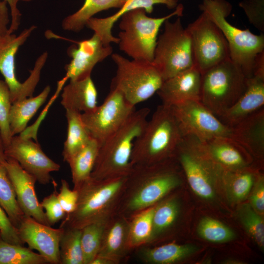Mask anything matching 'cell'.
<instances>
[{"label": "cell", "instance_id": "cell-1", "mask_svg": "<svg viewBox=\"0 0 264 264\" xmlns=\"http://www.w3.org/2000/svg\"><path fill=\"white\" fill-rule=\"evenodd\" d=\"M180 167L175 156L154 164L133 166L116 214L130 219L156 204L181 185Z\"/></svg>", "mask_w": 264, "mask_h": 264}, {"label": "cell", "instance_id": "cell-2", "mask_svg": "<svg viewBox=\"0 0 264 264\" xmlns=\"http://www.w3.org/2000/svg\"><path fill=\"white\" fill-rule=\"evenodd\" d=\"M127 178L89 177L76 189L78 197L75 209L66 215L60 227L82 229L91 223L108 221L116 214Z\"/></svg>", "mask_w": 264, "mask_h": 264}, {"label": "cell", "instance_id": "cell-3", "mask_svg": "<svg viewBox=\"0 0 264 264\" xmlns=\"http://www.w3.org/2000/svg\"><path fill=\"white\" fill-rule=\"evenodd\" d=\"M150 110H135L100 146L90 176L105 179L127 176L133 166L131 158L134 142L148 121Z\"/></svg>", "mask_w": 264, "mask_h": 264}, {"label": "cell", "instance_id": "cell-4", "mask_svg": "<svg viewBox=\"0 0 264 264\" xmlns=\"http://www.w3.org/2000/svg\"><path fill=\"white\" fill-rule=\"evenodd\" d=\"M182 137L171 107L159 105L135 141L132 166L154 164L174 157Z\"/></svg>", "mask_w": 264, "mask_h": 264}, {"label": "cell", "instance_id": "cell-5", "mask_svg": "<svg viewBox=\"0 0 264 264\" xmlns=\"http://www.w3.org/2000/svg\"><path fill=\"white\" fill-rule=\"evenodd\" d=\"M199 7L222 32L228 45L230 59L246 78L251 77L258 55L264 51V35H256L248 29H240L230 23L226 17L232 5L225 0H203Z\"/></svg>", "mask_w": 264, "mask_h": 264}, {"label": "cell", "instance_id": "cell-6", "mask_svg": "<svg viewBox=\"0 0 264 264\" xmlns=\"http://www.w3.org/2000/svg\"><path fill=\"white\" fill-rule=\"evenodd\" d=\"M184 6L178 4L169 15L152 18L144 9L138 8L124 14L120 19L118 34L119 49L132 59L153 62L157 35L164 22L174 16L183 15Z\"/></svg>", "mask_w": 264, "mask_h": 264}, {"label": "cell", "instance_id": "cell-7", "mask_svg": "<svg viewBox=\"0 0 264 264\" xmlns=\"http://www.w3.org/2000/svg\"><path fill=\"white\" fill-rule=\"evenodd\" d=\"M247 78L230 58L202 74L200 101L219 118L244 92Z\"/></svg>", "mask_w": 264, "mask_h": 264}, {"label": "cell", "instance_id": "cell-8", "mask_svg": "<svg viewBox=\"0 0 264 264\" xmlns=\"http://www.w3.org/2000/svg\"><path fill=\"white\" fill-rule=\"evenodd\" d=\"M111 57L117 66L111 88L119 90L132 105L148 99L160 88L164 79L153 62L129 60L118 53Z\"/></svg>", "mask_w": 264, "mask_h": 264}, {"label": "cell", "instance_id": "cell-9", "mask_svg": "<svg viewBox=\"0 0 264 264\" xmlns=\"http://www.w3.org/2000/svg\"><path fill=\"white\" fill-rule=\"evenodd\" d=\"M164 30L157 40L153 63L164 81L195 65L190 36L180 17L167 20Z\"/></svg>", "mask_w": 264, "mask_h": 264}, {"label": "cell", "instance_id": "cell-10", "mask_svg": "<svg viewBox=\"0 0 264 264\" xmlns=\"http://www.w3.org/2000/svg\"><path fill=\"white\" fill-rule=\"evenodd\" d=\"M186 28L191 40L195 66L202 74L230 58L223 34L204 12Z\"/></svg>", "mask_w": 264, "mask_h": 264}, {"label": "cell", "instance_id": "cell-11", "mask_svg": "<svg viewBox=\"0 0 264 264\" xmlns=\"http://www.w3.org/2000/svg\"><path fill=\"white\" fill-rule=\"evenodd\" d=\"M135 110L118 89L111 88L103 103L93 110L81 113L91 137L100 146Z\"/></svg>", "mask_w": 264, "mask_h": 264}, {"label": "cell", "instance_id": "cell-12", "mask_svg": "<svg viewBox=\"0 0 264 264\" xmlns=\"http://www.w3.org/2000/svg\"><path fill=\"white\" fill-rule=\"evenodd\" d=\"M171 107L183 136L192 135L201 141L229 136L231 129L199 100H189Z\"/></svg>", "mask_w": 264, "mask_h": 264}, {"label": "cell", "instance_id": "cell-13", "mask_svg": "<svg viewBox=\"0 0 264 264\" xmlns=\"http://www.w3.org/2000/svg\"><path fill=\"white\" fill-rule=\"evenodd\" d=\"M4 154L6 157L17 161L41 184H49L52 181L51 173L57 172L61 168L44 152L38 143L25 135L13 136L4 148Z\"/></svg>", "mask_w": 264, "mask_h": 264}, {"label": "cell", "instance_id": "cell-14", "mask_svg": "<svg viewBox=\"0 0 264 264\" xmlns=\"http://www.w3.org/2000/svg\"><path fill=\"white\" fill-rule=\"evenodd\" d=\"M264 105V53L257 57L252 75L247 78L245 90L236 103L219 119L232 127Z\"/></svg>", "mask_w": 264, "mask_h": 264}, {"label": "cell", "instance_id": "cell-15", "mask_svg": "<svg viewBox=\"0 0 264 264\" xmlns=\"http://www.w3.org/2000/svg\"><path fill=\"white\" fill-rule=\"evenodd\" d=\"M36 28V26L32 25L18 36L8 33L0 37V72L9 87L12 103L32 97L34 91L27 80L21 83L16 78L15 58L19 47Z\"/></svg>", "mask_w": 264, "mask_h": 264}, {"label": "cell", "instance_id": "cell-16", "mask_svg": "<svg viewBox=\"0 0 264 264\" xmlns=\"http://www.w3.org/2000/svg\"><path fill=\"white\" fill-rule=\"evenodd\" d=\"M17 229L21 240L28 247L37 250L49 264H60L59 243L64 228H54L24 215Z\"/></svg>", "mask_w": 264, "mask_h": 264}, {"label": "cell", "instance_id": "cell-17", "mask_svg": "<svg viewBox=\"0 0 264 264\" xmlns=\"http://www.w3.org/2000/svg\"><path fill=\"white\" fill-rule=\"evenodd\" d=\"M112 51L111 45L104 44L95 33L89 39L78 42L77 46L72 45L68 49L72 59L65 66L64 79L75 81L90 76L95 65L111 55Z\"/></svg>", "mask_w": 264, "mask_h": 264}, {"label": "cell", "instance_id": "cell-18", "mask_svg": "<svg viewBox=\"0 0 264 264\" xmlns=\"http://www.w3.org/2000/svg\"><path fill=\"white\" fill-rule=\"evenodd\" d=\"M4 164L13 185L18 204L24 215L49 225L36 194L35 177L13 158L7 157Z\"/></svg>", "mask_w": 264, "mask_h": 264}, {"label": "cell", "instance_id": "cell-19", "mask_svg": "<svg viewBox=\"0 0 264 264\" xmlns=\"http://www.w3.org/2000/svg\"><path fill=\"white\" fill-rule=\"evenodd\" d=\"M202 73L194 65L164 80L157 93L162 104L172 106L189 100H199Z\"/></svg>", "mask_w": 264, "mask_h": 264}, {"label": "cell", "instance_id": "cell-20", "mask_svg": "<svg viewBox=\"0 0 264 264\" xmlns=\"http://www.w3.org/2000/svg\"><path fill=\"white\" fill-rule=\"evenodd\" d=\"M200 142L209 157L223 170H240L249 164L251 155L229 136L217 137Z\"/></svg>", "mask_w": 264, "mask_h": 264}, {"label": "cell", "instance_id": "cell-21", "mask_svg": "<svg viewBox=\"0 0 264 264\" xmlns=\"http://www.w3.org/2000/svg\"><path fill=\"white\" fill-rule=\"evenodd\" d=\"M130 219L115 214L105 225L97 255L120 263L132 249L129 244ZM96 255V256H97Z\"/></svg>", "mask_w": 264, "mask_h": 264}, {"label": "cell", "instance_id": "cell-22", "mask_svg": "<svg viewBox=\"0 0 264 264\" xmlns=\"http://www.w3.org/2000/svg\"><path fill=\"white\" fill-rule=\"evenodd\" d=\"M178 0H127L120 9L113 15L105 18H97L92 17L86 24L89 28L97 35L104 44L110 45V43L119 42L118 37L113 36L111 29L114 24L125 13L132 10L142 8L147 13H151L155 4H162L170 9L176 8Z\"/></svg>", "mask_w": 264, "mask_h": 264}, {"label": "cell", "instance_id": "cell-23", "mask_svg": "<svg viewBox=\"0 0 264 264\" xmlns=\"http://www.w3.org/2000/svg\"><path fill=\"white\" fill-rule=\"evenodd\" d=\"M230 137L250 154L262 158L264 153V109H261L230 127Z\"/></svg>", "mask_w": 264, "mask_h": 264}, {"label": "cell", "instance_id": "cell-24", "mask_svg": "<svg viewBox=\"0 0 264 264\" xmlns=\"http://www.w3.org/2000/svg\"><path fill=\"white\" fill-rule=\"evenodd\" d=\"M98 92L90 76L70 81L62 94V105L66 110L81 113L94 110L97 105Z\"/></svg>", "mask_w": 264, "mask_h": 264}, {"label": "cell", "instance_id": "cell-25", "mask_svg": "<svg viewBox=\"0 0 264 264\" xmlns=\"http://www.w3.org/2000/svg\"><path fill=\"white\" fill-rule=\"evenodd\" d=\"M50 91V86H47L37 96L25 98L12 104L9 120L12 137L24 131L28 122L47 99Z\"/></svg>", "mask_w": 264, "mask_h": 264}, {"label": "cell", "instance_id": "cell-26", "mask_svg": "<svg viewBox=\"0 0 264 264\" xmlns=\"http://www.w3.org/2000/svg\"><path fill=\"white\" fill-rule=\"evenodd\" d=\"M138 255L144 263L172 264L178 262L198 250L192 244H165L154 247L142 246L137 248Z\"/></svg>", "mask_w": 264, "mask_h": 264}, {"label": "cell", "instance_id": "cell-27", "mask_svg": "<svg viewBox=\"0 0 264 264\" xmlns=\"http://www.w3.org/2000/svg\"><path fill=\"white\" fill-rule=\"evenodd\" d=\"M66 110L67 131L62 154L64 161L68 163L92 138L83 123L81 113L71 110Z\"/></svg>", "mask_w": 264, "mask_h": 264}, {"label": "cell", "instance_id": "cell-28", "mask_svg": "<svg viewBox=\"0 0 264 264\" xmlns=\"http://www.w3.org/2000/svg\"><path fill=\"white\" fill-rule=\"evenodd\" d=\"M127 0H85L76 12L65 18L62 23L65 30L78 32L88 21L97 13L112 8H120Z\"/></svg>", "mask_w": 264, "mask_h": 264}, {"label": "cell", "instance_id": "cell-29", "mask_svg": "<svg viewBox=\"0 0 264 264\" xmlns=\"http://www.w3.org/2000/svg\"><path fill=\"white\" fill-rule=\"evenodd\" d=\"M100 145L91 138L68 163L69 165L73 189L76 190L90 175L98 155Z\"/></svg>", "mask_w": 264, "mask_h": 264}, {"label": "cell", "instance_id": "cell-30", "mask_svg": "<svg viewBox=\"0 0 264 264\" xmlns=\"http://www.w3.org/2000/svg\"><path fill=\"white\" fill-rule=\"evenodd\" d=\"M0 206L13 225L17 228L24 215L18 204L7 169L1 163H0Z\"/></svg>", "mask_w": 264, "mask_h": 264}, {"label": "cell", "instance_id": "cell-31", "mask_svg": "<svg viewBox=\"0 0 264 264\" xmlns=\"http://www.w3.org/2000/svg\"><path fill=\"white\" fill-rule=\"evenodd\" d=\"M154 206L146 208L130 218L129 244L132 250L149 243Z\"/></svg>", "mask_w": 264, "mask_h": 264}, {"label": "cell", "instance_id": "cell-32", "mask_svg": "<svg viewBox=\"0 0 264 264\" xmlns=\"http://www.w3.org/2000/svg\"><path fill=\"white\" fill-rule=\"evenodd\" d=\"M180 211L176 198H169L155 205L153 218L152 233L149 243L155 241L176 221Z\"/></svg>", "mask_w": 264, "mask_h": 264}, {"label": "cell", "instance_id": "cell-33", "mask_svg": "<svg viewBox=\"0 0 264 264\" xmlns=\"http://www.w3.org/2000/svg\"><path fill=\"white\" fill-rule=\"evenodd\" d=\"M47 260L29 247L8 242L0 238V264H46Z\"/></svg>", "mask_w": 264, "mask_h": 264}, {"label": "cell", "instance_id": "cell-34", "mask_svg": "<svg viewBox=\"0 0 264 264\" xmlns=\"http://www.w3.org/2000/svg\"><path fill=\"white\" fill-rule=\"evenodd\" d=\"M81 234L82 229L64 228L59 243L60 264H84Z\"/></svg>", "mask_w": 264, "mask_h": 264}, {"label": "cell", "instance_id": "cell-35", "mask_svg": "<svg viewBox=\"0 0 264 264\" xmlns=\"http://www.w3.org/2000/svg\"><path fill=\"white\" fill-rule=\"evenodd\" d=\"M107 222L91 223L82 229L81 243L84 264H90L98 254Z\"/></svg>", "mask_w": 264, "mask_h": 264}, {"label": "cell", "instance_id": "cell-36", "mask_svg": "<svg viewBox=\"0 0 264 264\" xmlns=\"http://www.w3.org/2000/svg\"><path fill=\"white\" fill-rule=\"evenodd\" d=\"M198 233L203 239L214 243H222L233 240L235 234L230 228L210 217L202 219L198 227Z\"/></svg>", "mask_w": 264, "mask_h": 264}, {"label": "cell", "instance_id": "cell-37", "mask_svg": "<svg viewBox=\"0 0 264 264\" xmlns=\"http://www.w3.org/2000/svg\"><path fill=\"white\" fill-rule=\"evenodd\" d=\"M239 219L256 243L264 246V223L262 217L248 204L242 205L238 212Z\"/></svg>", "mask_w": 264, "mask_h": 264}, {"label": "cell", "instance_id": "cell-38", "mask_svg": "<svg viewBox=\"0 0 264 264\" xmlns=\"http://www.w3.org/2000/svg\"><path fill=\"white\" fill-rule=\"evenodd\" d=\"M231 182L232 195L235 200L241 201L249 194L255 179V174L245 168L235 171L224 170Z\"/></svg>", "mask_w": 264, "mask_h": 264}, {"label": "cell", "instance_id": "cell-39", "mask_svg": "<svg viewBox=\"0 0 264 264\" xmlns=\"http://www.w3.org/2000/svg\"><path fill=\"white\" fill-rule=\"evenodd\" d=\"M12 104L9 87L5 81L0 80V130L4 148L12 137L9 120Z\"/></svg>", "mask_w": 264, "mask_h": 264}, {"label": "cell", "instance_id": "cell-40", "mask_svg": "<svg viewBox=\"0 0 264 264\" xmlns=\"http://www.w3.org/2000/svg\"><path fill=\"white\" fill-rule=\"evenodd\" d=\"M52 182L54 184L53 191L50 195L44 197L40 202L42 207L45 210L46 220L50 226L54 225L63 220L66 215L57 197V184L54 180H52Z\"/></svg>", "mask_w": 264, "mask_h": 264}, {"label": "cell", "instance_id": "cell-41", "mask_svg": "<svg viewBox=\"0 0 264 264\" xmlns=\"http://www.w3.org/2000/svg\"><path fill=\"white\" fill-rule=\"evenodd\" d=\"M239 6L244 10L250 23L264 31V0H242Z\"/></svg>", "mask_w": 264, "mask_h": 264}, {"label": "cell", "instance_id": "cell-42", "mask_svg": "<svg viewBox=\"0 0 264 264\" xmlns=\"http://www.w3.org/2000/svg\"><path fill=\"white\" fill-rule=\"evenodd\" d=\"M58 192L59 202L66 215L73 212L75 209L78 197L76 190L70 188L69 185L65 179L61 180V185Z\"/></svg>", "mask_w": 264, "mask_h": 264}, {"label": "cell", "instance_id": "cell-43", "mask_svg": "<svg viewBox=\"0 0 264 264\" xmlns=\"http://www.w3.org/2000/svg\"><path fill=\"white\" fill-rule=\"evenodd\" d=\"M0 238L3 240L11 243L24 245L19 237L17 228L11 223L0 206Z\"/></svg>", "mask_w": 264, "mask_h": 264}, {"label": "cell", "instance_id": "cell-44", "mask_svg": "<svg viewBox=\"0 0 264 264\" xmlns=\"http://www.w3.org/2000/svg\"><path fill=\"white\" fill-rule=\"evenodd\" d=\"M256 188L251 197L252 208L258 213L264 214V184L262 176H259Z\"/></svg>", "mask_w": 264, "mask_h": 264}, {"label": "cell", "instance_id": "cell-45", "mask_svg": "<svg viewBox=\"0 0 264 264\" xmlns=\"http://www.w3.org/2000/svg\"><path fill=\"white\" fill-rule=\"evenodd\" d=\"M7 2L10 7L11 21L8 29L9 33H13L20 25L21 14L18 8L20 1H30L31 0H4Z\"/></svg>", "mask_w": 264, "mask_h": 264}, {"label": "cell", "instance_id": "cell-46", "mask_svg": "<svg viewBox=\"0 0 264 264\" xmlns=\"http://www.w3.org/2000/svg\"><path fill=\"white\" fill-rule=\"evenodd\" d=\"M8 4L0 0V37L8 33V24L10 23Z\"/></svg>", "mask_w": 264, "mask_h": 264}, {"label": "cell", "instance_id": "cell-47", "mask_svg": "<svg viewBox=\"0 0 264 264\" xmlns=\"http://www.w3.org/2000/svg\"><path fill=\"white\" fill-rule=\"evenodd\" d=\"M90 264H115L108 258L97 255L91 261Z\"/></svg>", "mask_w": 264, "mask_h": 264}, {"label": "cell", "instance_id": "cell-48", "mask_svg": "<svg viewBox=\"0 0 264 264\" xmlns=\"http://www.w3.org/2000/svg\"><path fill=\"white\" fill-rule=\"evenodd\" d=\"M6 158L4 154V146L0 130V163L4 164L6 161Z\"/></svg>", "mask_w": 264, "mask_h": 264}, {"label": "cell", "instance_id": "cell-49", "mask_svg": "<svg viewBox=\"0 0 264 264\" xmlns=\"http://www.w3.org/2000/svg\"></svg>", "mask_w": 264, "mask_h": 264}, {"label": "cell", "instance_id": "cell-50", "mask_svg": "<svg viewBox=\"0 0 264 264\" xmlns=\"http://www.w3.org/2000/svg\"></svg>", "mask_w": 264, "mask_h": 264}]
</instances>
